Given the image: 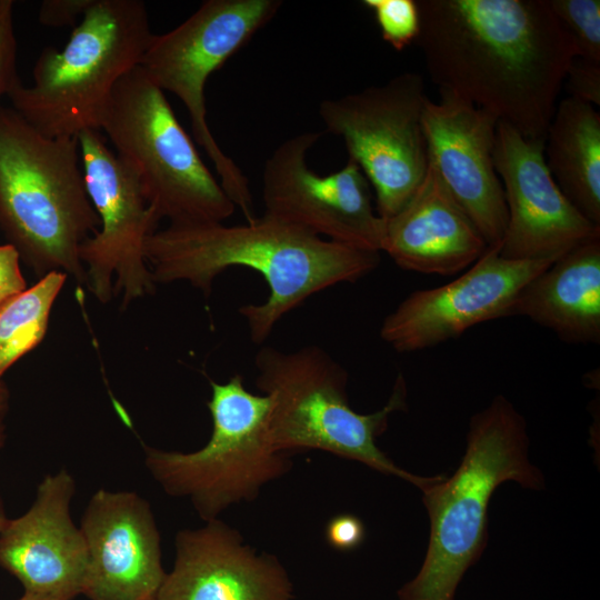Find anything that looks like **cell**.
Here are the masks:
<instances>
[{"label":"cell","instance_id":"obj_1","mask_svg":"<svg viewBox=\"0 0 600 600\" xmlns=\"http://www.w3.org/2000/svg\"><path fill=\"white\" fill-rule=\"evenodd\" d=\"M431 81L544 141L574 47L548 0H418Z\"/></svg>","mask_w":600,"mask_h":600},{"label":"cell","instance_id":"obj_2","mask_svg":"<svg viewBox=\"0 0 600 600\" xmlns=\"http://www.w3.org/2000/svg\"><path fill=\"white\" fill-rule=\"evenodd\" d=\"M144 256L156 284L187 281L206 296L229 268L259 272L269 287L267 300L238 309L256 344L312 294L356 282L380 263V252L327 240L264 213L237 226L169 223L148 238Z\"/></svg>","mask_w":600,"mask_h":600},{"label":"cell","instance_id":"obj_3","mask_svg":"<svg viewBox=\"0 0 600 600\" xmlns=\"http://www.w3.org/2000/svg\"><path fill=\"white\" fill-rule=\"evenodd\" d=\"M528 448L526 421L504 397L497 396L471 418L460 466L423 492L429 546L419 572L399 589V600H454L464 573L484 549L494 490L507 481L536 490L544 486Z\"/></svg>","mask_w":600,"mask_h":600},{"label":"cell","instance_id":"obj_4","mask_svg":"<svg viewBox=\"0 0 600 600\" xmlns=\"http://www.w3.org/2000/svg\"><path fill=\"white\" fill-rule=\"evenodd\" d=\"M77 137H48L0 106V227L40 278L62 271L87 287L79 250L98 231Z\"/></svg>","mask_w":600,"mask_h":600},{"label":"cell","instance_id":"obj_5","mask_svg":"<svg viewBox=\"0 0 600 600\" xmlns=\"http://www.w3.org/2000/svg\"><path fill=\"white\" fill-rule=\"evenodd\" d=\"M256 386L270 399L269 434L278 452L316 449L403 479L422 492L446 476L420 477L399 468L378 448L389 416L407 407L399 374L386 406L358 413L349 404L347 371L317 346L282 351L264 346L254 357Z\"/></svg>","mask_w":600,"mask_h":600},{"label":"cell","instance_id":"obj_6","mask_svg":"<svg viewBox=\"0 0 600 600\" xmlns=\"http://www.w3.org/2000/svg\"><path fill=\"white\" fill-rule=\"evenodd\" d=\"M152 37L143 1L93 0L61 50L41 51L33 83L19 79L11 88L12 109L48 137L100 130L112 90L140 64Z\"/></svg>","mask_w":600,"mask_h":600},{"label":"cell","instance_id":"obj_7","mask_svg":"<svg viewBox=\"0 0 600 600\" xmlns=\"http://www.w3.org/2000/svg\"><path fill=\"white\" fill-rule=\"evenodd\" d=\"M100 131L169 223L222 222L237 209L202 161L164 92L137 66L116 84Z\"/></svg>","mask_w":600,"mask_h":600},{"label":"cell","instance_id":"obj_8","mask_svg":"<svg viewBox=\"0 0 600 600\" xmlns=\"http://www.w3.org/2000/svg\"><path fill=\"white\" fill-rule=\"evenodd\" d=\"M212 419L208 442L191 452L143 446L144 464L166 493L187 498L206 522L228 507L258 497L260 489L291 467L269 434L270 399L254 394L237 373L210 380Z\"/></svg>","mask_w":600,"mask_h":600},{"label":"cell","instance_id":"obj_9","mask_svg":"<svg viewBox=\"0 0 600 600\" xmlns=\"http://www.w3.org/2000/svg\"><path fill=\"white\" fill-rule=\"evenodd\" d=\"M281 6L280 0H207L174 29L153 34L139 64L163 92L173 93L186 107L194 140L212 161L223 190L247 222L256 218L249 181L211 132L204 88L210 76Z\"/></svg>","mask_w":600,"mask_h":600},{"label":"cell","instance_id":"obj_10","mask_svg":"<svg viewBox=\"0 0 600 600\" xmlns=\"http://www.w3.org/2000/svg\"><path fill=\"white\" fill-rule=\"evenodd\" d=\"M427 99L423 78L403 72L383 84L319 104L326 130L343 140L348 159L372 187L382 219L408 202L427 173L429 156L421 123Z\"/></svg>","mask_w":600,"mask_h":600},{"label":"cell","instance_id":"obj_11","mask_svg":"<svg viewBox=\"0 0 600 600\" xmlns=\"http://www.w3.org/2000/svg\"><path fill=\"white\" fill-rule=\"evenodd\" d=\"M81 166L100 229L80 246L87 288L101 303L122 296L121 308L156 289L144 248L160 221L133 171L100 130L78 134Z\"/></svg>","mask_w":600,"mask_h":600},{"label":"cell","instance_id":"obj_12","mask_svg":"<svg viewBox=\"0 0 600 600\" xmlns=\"http://www.w3.org/2000/svg\"><path fill=\"white\" fill-rule=\"evenodd\" d=\"M322 132L298 133L266 160L261 196L264 214L327 240L381 252L384 219L373 207L370 184L350 159L338 171L320 176L307 163Z\"/></svg>","mask_w":600,"mask_h":600},{"label":"cell","instance_id":"obj_13","mask_svg":"<svg viewBox=\"0 0 600 600\" xmlns=\"http://www.w3.org/2000/svg\"><path fill=\"white\" fill-rule=\"evenodd\" d=\"M551 263L507 259L500 246H490L453 281L411 292L384 318L380 337L399 353L414 352L456 339L476 324L512 317L521 289Z\"/></svg>","mask_w":600,"mask_h":600},{"label":"cell","instance_id":"obj_14","mask_svg":"<svg viewBox=\"0 0 600 600\" xmlns=\"http://www.w3.org/2000/svg\"><path fill=\"white\" fill-rule=\"evenodd\" d=\"M493 162L501 181L508 221L500 254L513 260L558 258L600 237V227L564 197L544 159V141L530 140L498 121Z\"/></svg>","mask_w":600,"mask_h":600},{"label":"cell","instance_id":"obj_15","mask_svg":"<svg viewBox=\"0 0 600 600\" xmlns=\"http://www.w3.org/2000/svg\"><path fill=\"white\" fill-rule=\"evenodd\" d=\"M429 163L486 240L500 246L508 221L494 168L498 120L453 94L427 99L421 118Z\"/></svg>","mask_w":600,"mask_h":600},{"label":"cell","instance_id":"obj_16","mask_svg":"<svg viewBox=\"0 0 600 600\" xmlns=\"http://www.w3.org/2000/svg\"><path fill=\"white\" fill-rule=\"evenodd\" d=\"M74 492L76 481L68 470L47 474L31 507L0 531V566L27 594L72 600L82 593L88 549L71 518Z\"/></svg>","mask_w":600,"mask_h":600},{"label":"cell","instance_id":"obj_17","mask_svg":"<svg viewBox=\"0 0 600 600\" xmlns=\"http://www.w3.org/2000/svg\"><path fill=\"white\" fill-rule=\"evenodd\" d=\"M79 527L88 549L82 594L90 600H154L166 572L160 533L144 498L99 489Z\"/></svg>","mask_w":600,"mask_h":600},{"label":"cell","instance_id":"obj_18","mask_svg":"<svg viewBox=\"0 0 600 600\" xmlns=\"http://www.w3.org/2000/svg\"><path fill=\"white\" fill-rule=\"evenodd\" d=\"M172 570L154 600H292V583L276 557L257 553L223 521L180 530Z\"/></svg>","mask_w":600,"mask_h":600},{"label":"cell","instance_id":"obj_19","mask_svg":"<svg viewBox=\"0 0 600 600\" xmlns=\"http://www.w3.org/2000/svg\"><path fill=\"white\" fill-rule=\"evenodd\" d=\"M487 248L430 163L408 202L384 219L381 252L403 270L452 276L472 266Z\"/></svg>","mask_w":600,"mask_h":600},{"label":"cell","instance_id":"obj_20","mask_svg":"<svg viewBox=\"0 0 600 600\" xmlns=\"http://www.w3.org/2000/svg\"><path fill=\"white\" fill-rule=\"evenodd\" d=\"M512 316H523L573 344L600 342V237L571 249L520 291Z\"/></svg>","mask_w":600,"mask_h":600},{"label":"cell","instance_id":"obj_21","mask_svg":"<svg viewBox=\"0 0 600 600\" xmlns=\"http://www.w3.org/2000/svg\"><path fill=\"white\" fill-rule=\"evenodd\" d=\"M547 168L569 202L600 227V113L567 97L556 107L544 138Z\"/></svg>","mask_w":600,"mask_h":600},{"label":"cell","instance_id":"obj_22","mask_svg":"<svg viewBox=\"0 0 600 600\" xmlns=\"http://www.w3.org/2000/svg\"><path fill=\"white\" fill-rule=\"evenodd\" d=\"M67 277L62 271H51L0 306V379L43 340Z\"/></svg>","mask_w":600,"mask_h":600},{"label":"cell","instance_id":"obj_23","mask_svg":"<svg viewBox=\"0 0 600 600\" xmlns=\"http://www.w3.org/2000/svg\"><path fill=\"white\" fill-rule=\"evenodd\" d=\"M548 3L570 38L576 58L600 63V1L548 0Z\"/></svg>","mask_w":600,"mask_h":600},{"label":"cell","instance_id":"obj_24","mask_svg":"<svg viewBox=\"0 0 600 600\" xmlns=\"http://www.w3.org/2000/svg\"><path fill=\"white\" fill-rule=\"evenodd\" d=\"M374 16L382 39L397 51L416 42L420 12L414 0H363Z\"/></svg>","mask_w":600,"mask_h":600},{"label":"cell","instance_id":"obj_25","mask_svg":"<svg viewBox=\"0 0 600 600\" xmlns=\"http://www.w3.org/2000/svg\"><path fill=\"white\" fill-rule=\"evenodd\" d=\"M12 0H0V98L20 79L17 72V38Z\"/></svg>","mask_w":600,"mask_h":600},{"label":"cell","instance_id":"obj_26","mask_svg":"<svg viewBox=\"0 0 600 600\" xmlns=\"http://www.w3.org/2000/svg\"><path fill=\"white\" fill-rule=\"evenodd\" d=\"M563 84L570 98L591 106H600V63L574 58L564 76Z\"/></svg>","mask_w":600,"mask_h":600},{"label":"cell","instance_id":"obj_27","mask_svg":"<svg viewBox=\"0 0 600 600\" xmlns=\"http://www.w3.org/2000/svg\"><path fill=\"white\" fill-rule=\"evenodd\" d=\"M366 528L354 514L341 513L332 517L326 526V540L338 551H351L363 542Z\"/></svg>","mask_w":600,"mask_h":600},{"label":"cell","instance_id":"obj_28","mask_svg":"<svg viewBox=\"0 0 600 600\" xmlns=\"http://www.w3.org/2000/svg\"><path fill=\"white\" fill-rule=\"evenodd\" d=\"M93 0H43L39 8V22L46 27H76Z\"/></svg>","mask_w":600,"mask_h":600},{"label":"cell","instance_id":"obj_29","mask_svg":"<svg viewBox=\"0 0 600 600\" xmlns=\"http://www.w3.org/2000/svg\"><path fill=\"white\" fill-rule=\"evenodd\" d=\"M20 253L10 243L0 246V306L26 290L27 283L20 269Z\"/></svg>","mask_w":600,"mask_h":600},{"label":"cell","instance_id":"obj_30","mask_svg":"<svg viewBox=\"0 0 600 600\" xmlns=\"http://www.w3.org/2000/svg\"><path fill=\"white\" fill-rule=\"evenodd\" d=\"M9 406V394L4 382L0 379V448L6 439V417Z\"/></svg>","mask_w":600,"mask_h":600},{"label":"cell","instance_id":"obj_31","mask_svg":"<svg viewBox=\"0 0 600 600\" xmlns=\"http://www.w3.org/2000/svg\"><path fill=\"white\" fill-rule=\"evenodd\" d=\"M8 518L6 516V510H4V506H3V501L0 497V531L4 528V526L7 524L8 522Z\"/></svg>","mask_w":600,"mask_h":600},{"label":"cell","instance_id":"obj_32","mask_svg":"<svg viewBox=\"0 0 600 600\" xmlns=\"http://www.w3.org/2000/svg\"><path fill=\"white\" fill-rule=\"evenodd\" d=\"M18 600H41V599L36 598V597L30 596V594H27V593H23V596Z\"/></svg>","mask_w":600,"mask_h":600}]
</instances>
